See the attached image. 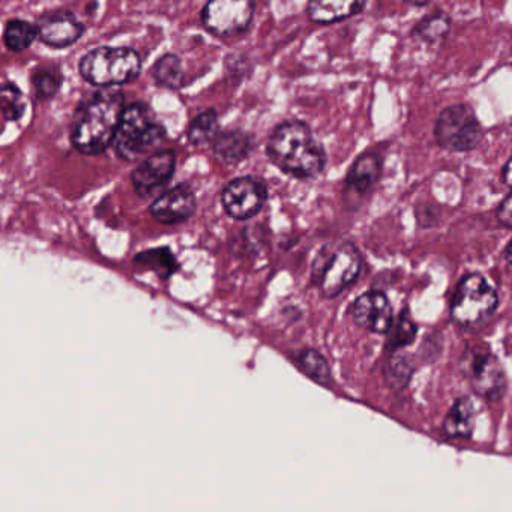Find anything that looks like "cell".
Returning a JSON list of instances; mask_svg holds the SVG:
<instances>
[{"label": "cell", "mask_w": 512, "mask_h": 512, "mask_svg": "<svg viewBox=\"0 0 512 512\" xmlns=\"http://www.w3.org/2000/svg\"><path fill=\"white\" fill-rule=\"evenodd\" d=\"M266 155L284 175L301 181L322 175L328 164V154L322 143L302 121L278 124L266 143Z\"/></svg>", "instance_id": "1"}, {"label": "cell", "mask_w": 512, "mask_h": 512, "mask_svg": "<svg viewBox=\"0 0 512 512\" xmlns=\"http://www.w3.org/2000/svg\"><path fill=\"white\" fill-rule=\"evenodd\" d=\"M124 94L116 89L101 88L86 98L73 118L71 143L80 154L95 157L112 146L124 112Z\"/></svg>", "instance_id": "2"}, {"label": "cell", "mask_w": 512, "mask_h": 512, "mask_svg": "<svg viewBox=\"0 0 512 512\" xmlns=\"http://www.w3.org/2000/svg\"><path fill=\"white\" fill-rule=\"evenodd\" d=\"M166 139V128L154 121L151 109L133 103L124 107L112 146L121 160L136 163L157 152Z\"/></svg>", "instance_id": "3"}, {"label": "cell", "mask_w": 512, "mask_h": 512, "mask_svg": "<svg viewBox=\"0 0 512 512\" xmlns=\"http://www.w3.org/2000/svg\"><path fill=\"white\" fill-rule=\"evenodd\" d=\"M79 70L89 85L115 88L140 76L142 56L130 47H98L83 56Z\"/></svg>", "instance_id": "4"}, {"label": "cell", "mask_w": 512, "mask_h": 512, "mask_svg": "<svg viewBox=\"0 0 512 512\" xmlns=\"http://www.w3.org/2000/svg\"><path fill=\"white\" fill-rule=\"evenodd\" d=\"M362 268L361 254L352 242L325 248L313 266V281L325 298H337L350 286Z\"/></svg>", "instance_id": "5"}, {"label": "cell", "mask_w": 512, "mask_h": 512, "mask_svg": "<svg viewBox=\"0 0 512 512\" xmlns=\"http://www.w3.org/2000/svg\"><path fill=\"white\" fill-rule=\"evenodd\" d=\"M497 304L496 289L482 275H466L452 296V322L460 328H476L493 316Z\"/></svg>", "instance_id": "6"}, {"label": "cell", "mask_w": 512, "mask_h": 512, "mask_svg": "<svg viewBox=\"0 0 512 512\" xmlns=\"http://www.w3.org/2000/svg\"><path fill=\"white\" fill-rule=\"evenodd\" d=\"M434 139L445 151L469 152L478 148L484 139V130L469 104H452L437 116Z\"/></svg>", "instance_id": "7"}, {"label": "cell", "mask_w": 512, "mask_h": 512, "mask_svg": "<svg viewBox=\"0 0 512 512\" xmlns=\"http://www.w3.org/2000/svg\"><path fill=\"white\" fill-rule=\"evenodd\" d=\"M256 14L254 0H208L200 20L203 28L220 38H238L250 29Z\"/></svg>", "instance_id": "8"}, {"label": "cell", "mask_w": 512, "mask_h": 512, "mask_svg": "<svg viewBox=\"0 0 512 512\" xmlns=\"http://www.w3.org/2000/svg\"><path fill=\"white\" fill-rule=\"evenodd\" d=\"M460 365L475 394L488 401L502 400L508 380L502 364L493 353L473 347L464 353Z\"/></svg>", "instance_id": "9"}, {"label": "cell", "mask_w": 512, "mask_h": 512, "mask_svg": "<svg viewBox=\"0 0 512 512\" xmlns=\"http://www.w3.org/2000/svg\"><path fill=\"white\" fill-rule=\"evenodd\" d=\"M268 202V187L256 176L233 179L221 193L224 211L233 220L245 221L256 217Z\"/></svg>", "instance_id": "10"}, {"label": "cell", "mask_w": 512, "mask_h": 512, "mask_svg": "<svg viewBox=\"0 0 512 512\" xmlns=\"http://www.w3.org/2000/svg\"><path fill=\"white\" fill-rule=\"evenodd\" d=\"M176 170L175 151H157L140 161L131 173L134 190L140 197L154 196L172 181Z\"/></svg>", "instance_id": "11"}, {"label": "cell", "mask_w": 512, "mask_h": 512, "mask_svg": "<svg viewBox=\"0 0 512 512\" xmlns=\"http://www.w3.org/2000/svg\"><path fill=\"white\" fill-rule=\"evenodd\" d=\"M38 40L52 49L74 46L85 34L86 26L68 11H50L38 17Z\"/></svg>", "instance_id": "12"}, {"label": "cell", "mask_w": 512, "mask_h": 512, "mask_svg": "<svg viewBox=\"0 0 512 512\" xmlns=\"http://www.w3.org/2000/svg\"><path fill=\"white\" fill-rule=\"evenodd\" d=\"M352 316L359 328L373 334H388L394 322V311L388 298L377 290H371L356 299Z\"/></svg>", "instance_id": "13"}, {"label": "cell", "mask_w": 512, "mask_h": 512, "mask_svg": "<svg viewBox=\"0 0 512 512\" xmlns=\"http://www.w3.org/2000/svg\"><path fill=\"white\" fill-rule=\"evenodd\" d=\"M197 199L188 185H178L161 194L151 206V215L164 226L185 223L196 214Z\"/></svg>", "instance_id": "14"}, {"label": "cell", "mask_w": 512, "mask_h": 512, "mask_svg": "<svg viewBox=\"0 0 512 512\" xmlns=\"http://www.w3.org/2000/svg\"><path fill=\"white\" fill-rule=\"evenodd\" d=\"M382 175V160L376 152H364L356 158L346 178V197H364L373 190Z\"/></svg>", "instance_id": "15"}, {"label": "cell", "mask_w": 512, "mask_h": 512, "mask_svg": "<svg viewBox=\"0 0 512 512\" xmlns=\"http://www.w3.org/2000/svg\"><path fill=\"white\" fill-rule=\"evenodd\" d=\"M365 5L367 0H308L305 11L310 22L328 26L358 16Z\"/></svg>", "instance_id": "16"}, {"label": "cell", "mask_w": 512, "mask_h": 512, "mask_svg": "<svg viewBox=\"0 0 512 512\" xmlns=\"http://www.w3.org/2000/svg\"><path fill=\"white\" fill-rule=\"evenodd\" d=\"M212 152L224 164H239L253 151V137L242 130H227L212 140Z\"/></svg>", "instance_id": "17"}, {"label": "cell", "mask_w": 512, "mask_h": 512, "mask_svg": "<svg viewBox=\"0 0 512 512\" xmlns=\"http://www.w3.org/2000/svg\"><path fill=\"white\" fill-rule=\"evenodd\" d=\"M476 410L469 397H460L452 404L443 421V431L451 439H464L475 428Z\"/></svg>", "instance_id": "18"}, {"label": "cell", "mask_w": 512, "mask_h": 512, "mask_svg": "<svg viewBox=\"0 0 512 512\" xmlns=\"http://www.w3.org/2000/svg\"><path fill=\"white\" fill-rule=\"evenodd\" d=\"M451 32V19L445 13H434L416 23L412 35L422 43L437 46L448 38Z\"/></svg>", "instance_id": "19"}, {"label": "cell", "mask_w": 512, "mask_h": 512, "mask_svg": "<svg viewBox=\"0 0 512 512\" xmlns=\"http://www.w3.org/2000/svg\"><path fill=\"white\" fill-rule=\"evenodd\" d=\"M152 76H154L158 85L173 89V91H178V89L184 88L185 85L181 58L173 55V53H167L155 62L154 68H152Z\"/></svg>", "instance_id": "20"}, {"label": "cell", "mask_w": 512, "mask_h": 512, "mask_svg": "<svg viewBox=\"0 0 512 512\" xmlns=\"http://www.w3.org/2000/svg\"><path fill=\"white\" fill-rule=\"evenodd\" d=\"M38 40L37 26L22 19H13L7 23L4 32V43L10 52L22 53L31 49Z\"/></svg>", "instance_id": "21"}, {"label": "cell", "mask_w": 512, "mask_h": 512, "mask_svg": "<svg viewBox=\"0 0 512 512\" xmlns=\"http://www.w3.org/2000/svg\"><path fill=\"white\" fill-rule=\"evenodd\" d=\"M220 131L218 113L214 109L200 112L187 128L188 142L193 146L208 145Z\"/></svg>", "instance_id": "22"}, {"label": "cell", "mask_w": 512, "mask_h": 512, "mask_svg": "<svg viewBox=\"0 0 512 512\" xmlns=\"http://www.w3.org/2000/svg\"><path fill=\"white\" fill-rule=\"evenodd\" d=\"M62 82H64V76L53 65H44L32 74V88H34L35 97L41 101L53 100L61 91Z\"/></svg>", "instance_id": "23"}, {"label": "cell", "mask_w": 512, "mask_h": 512, "mask_svg": "<svg viewBox=\"0 0 512 512\" xmlns=\"http://www.w3.org/2000/svg\"><path fill=\"white\" fill-rule=\"evenodd\" d=\"M296 362H298L301 370L307 374L308 377L314 380L316 383H320L323 386H329L332 382L331 368H329L326 359L320 355L317 350L305 349L296 356Z\"/></svg>", "instance_id": "24"}, {"label": "cell", "mask_w": 512, "mask_h": 512, "mask_svg": "<svg viewBox=\"0 0 512 512\" xmlns=\"http://www.w3.org/2000/svg\"><path fill=\"white\" fill-rule=\"evenodd\" d=\"M388 349L395 352V350L403 349V347L410 346L415 341L418 326L413 322L412 316L409 311L403 310L400 313L398 320L392 322L389 328Z\"/></svg>", "instance_id": "25"}, {"label": "cell", "mask_w": 512, "mask_h": 512, "mask_svg": "<svg viewBox=\"0 0 512 512\" xmlns=\"http://www.w3.org/2000/svg\"><path fill=\"white\" fill-rule=\"evenodd\" d=\"M0 112L8 122H19L25 116L26 98L16 85L0 86Z\"/></svg>", "instance_id": "26"}, {"label": "cell", "mask_w": 512, "mask_h": 512, "mask_svg": "<svg viewBox=\"0 0 512 512\" xmlns=\"http://www.w3.org/2000/svg\"><path fill=\"white\" fill-rule=\"evenodd\" d=\"M136 263L137 265L145 266V268L154 269V271H157V274L163 275V277L172 275L176 268L175 257L172 256V253L167 248L139 254L136 257Z\"/></svg>", "instance_id": "27"}, {"label": "cell", "mask_w": 512, "mask_h": 512, "mask_svg": "<svg viewBox=\"0 0 512 512\" xmlns=\"http://www.w3.org/2000/svg\"><path fill=\"white\" fill-rule=\"evenodd\" d=\"M389 371H391L389 380L400 383V386L406 385L410 374H412V368L407 365L406 359L403 358L392 359L391 365H389Z\"/></svg>", "instance_id": "28"}, {"label": "cell", "mask_w": 512, "mask_h": 512, "mask_svg": "<svg viewBox=\"0 0 512 512\" xmlns=\"http://www.w3.org/2000/svg\"><path fill=\"white\" fill-rule=\"evenodd\" d=\"M496 218L505 229L512 227V197L511 194H506L505 199L500 203L496 211Z\"/></svg>", "instance_id": "29"}, {"label": "cell", "mask_w": 512, "mask_h": 512, "mask_svg": "<svg viewBox=\"0 0 512 512\" xmlns=\"http://www.w3.org/2000/svg\"><path fill=\"white\" fill-rule=\"evenodd\" d=\"M502 179L506 187H511V160H506L505 166H503Z\"/></svg>", "instance_id": "30"}, {"label": "cell", "mask_w": 512, "mask_h": 512, "mask_svg": "<svg viewBox=\"0 0 512 512\" xmlns=\"http://www.w3.org/2000/svg\"><path fill=\"white\" fill-rule=\"evenodd\" d=\"M403 2L410 5V7L422 8L430 5L433 0H403Z\"/></svg>", "instance_id": "31"}, {"label": "cell", "mask_w": 512, "mask_h": 512, "mask_svg": "<svg viewBox=\"0 0 512 512\" xmlns=\"http://www.w3.org/2000/svg\"><path fill=\"white\" fill-rule=\"evenodd\" d=\"M503 257H505L506 266H509V263H511V244L506 245Z\"/></svg>", "instance_id": "32"}]
</instances>
